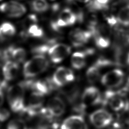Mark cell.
<instances>
[{
	"label": "cell",
	"mask_w": 129,
	"mask_h": 129,
	"mask_svg": "<svg viewBox=\"0 0 129 129\" xmlns=\"http://www.w3.org/2000/svg\"><path fill=\"white\" fill-rule=\"evenodd\" d=\"M124 92L122 89L118 91L109 90L102 97V104L108 105L116 112H123L129 109V101L125 99Z\"/></svg>",
	"instance_id": "obj_1"
},
{
	"label": "cell",
	"mask_w": 129,
	"mask_h": 129,
	"mask_svg": "<svg viewBox=\"0 0 129 129\" xmlns=\"http://www.w3.org/2000/svg\"><path fill=\"white\" fill-rule=\"evenodd\" d=\"M25 88L21 82L10 86L7 92V99L11 110L20 114L25 108Z\"/></svg>",
	"instance_id": "obj_2"
},
{
	"label": "cell",
	"mask_w": 129,
	"mask_h": 129,
	"mask_svg": "<svg viewBox=\"0 0 129 129\" xmlns=\"http://www.w3.org/2000/svg\"><path fill=\"white\" fill-rule=\"evenodd\" d=\"M48 67L49 61L44 55H36L25 63L23 74L26 78H33L45 71Z\"/></svg>",
	"instance_id": "obj_3"
},
{
	"label": "cell",
	"mask_w": 129,
	"mask_h": 129,
	"mask_svg": "<svg viewBox=\"0 0 129 129\" xmlns=\"http://www.w3.org/2000/svg\"><path fill=\"white\" fill-rule=\"evenodd\" d=\"M78 20V15L70 8L63 9L56 21L50 22V27L54 31H58L61 28L74 25Z\"/></svg>",
	"instance_id": "obj_4"
},
{
	"label": "cell",
	"mask_w": 129,
	"mask_h": 129,
	"mask_svg": "<svg viewBox=\"0 0 129 129\" xmlns=\"http://www.w3.org/2000/svg\"><path fill=\"white\" fill-rule=\"evenodd\" d=\"M102 96L99 90L96 87L86 88L82 94L81 104L85 108L88 106L102 104Z\"/></svg>",
	"instance_id": "obj_5"
},
{
	"label": "cell",
	"mask_w": 129,
	"mask_h": 129,
	"mask_svg": "<svg viewBox=\"0 0 129 129\" xmlns=\"http://www.w3.org/2000/svg\"><path fill=\"white\" fill-rule=\"evenodd\" d=\"M92 124L97 128L106 127L113 121L112 115L104 109H99L93 112L89 116Z\"/></svg>",
	"instance_id": "obj_6"
},
{
	"label": "cell",
	"mask_w": 129,
	"mask_h": 129,
	"mask_svg": "<svg viewBox=\"0 0 129 129\" xmlns=\"http://www.w3.org/2000/svg\"><path fill=\"white\" fill-rule=\"evenodd\" d=\"M124 74L122 71L116 69L105 73L101 78V83L105 87L113 89L120 86L123 82Z\"/></svg>",
	"instance_id": "obj_7"
},
{
	"label": "cell",
	"mask_w": 129,
	"mask_h": 129,
	"mask_svg": "<svg viewBox=\"0 0 129 129\" xmlns=\"http://www.w3.org/2000/svg\"><path fill=\"white\" fill-rule=\"evenodd\" d=\"M51 79L54 85L58 88L73 82L75 79V76L71 70L60 67L55 70Z\"/></svg>",
	"instance_id": "obj_8"
},
{
	"label": "cell",
	"mask_w": 129,
	"mask_h": 129,
	"mask_svg": "<svg viewBox=\"0 0 129 129\" xmlns=\"http://www.w3.org/2000/svg\"><path fill=\"white\" fill-rule=\"evenodd\" d=\"M71 48L64 43L54 44L51 46L48 52L50 60L54 63H58L62 61L71 53Z\"/></svg>",
	"instance_id": "obj_9"
},
{
	"label": "cell",
	"mask_w": 129,
	"mask_h": 129,
	"mask_svg": "<svg viewBox=\"0 0 129 129\" xmlns=\"http://www.w3.org/2000/svg\"><path fill=\"white\" fill-rule=\"evenodd\" d=\"M0 11L11 18H19L26 12L25 6L15 1H10L0 5Z\"/></svg>",
	"instance_id": "obj_10"
},
{
	"label": "cell",
	"mask_w": 129,
	"mask_h": 129,
	"mask_svg": "<svg viewBox=\"0 0 129 129\" xmlns=\"http://www.w3.org/2000/svg\"><path fill=\"white\" fill-rule=\"evenodd\" d=\"M46 108L51 116L54 117H58L64 113L66 104L61 98L55 96L48 100Z\"/></svg>",
	"instance_id": "obj_11"
},
{
	"label": "cell",
	"mask_w": 129,
	"mask_h": 129,
	"mask_svg": "<svg viewBox=\"0 0 129 129\" xmlns=\"http://www.w3.org/2000/svg\"><path fill=\"white\" fill-rule=\"evenodd\" d=\"M91 31L80 29L73 30L70 34V39L74 46L79 47L86 43L93 36Z\"/></svg>",
	"instance_id": "obj_12"
},
{
	"label": "cell",
	"mask_w": 129,
	"mask_h": 129,
	"mask_svg": "<svg viewBox=\"0 0 129 129\" xmlns=\"http://www.w3.org/2000/svg\"><path fill=\"white\" fill-rule=\"evenodd\" d=\"M60 129H88V126L82 115H74L62 121Z\"/></svg>",
	"instance_id": "obj_13"
},
{
	"label": "cell",
	"mask_w": 129,
	"mask_h": 129,
	"mask_svg": "<svg viewBox=\"0 0 129 129\" xmlns=\"http://www.w3.org/2000/svg\"><path fill=\"white\" fill-rule=\"evenodd\" d=\"M3 74L4 79L10 81L16 78L19 71L18 63L11 60L5 62L3 67Z\"/></svg>",
	"instance_id": "obj_14"
},
{
	"label": "cell",
	"mask_w": 129,
	"mask_h": 129,
	"mask_svg": "<svg viewBox=\"0 0 129 129\" xmlns=\"http://www.w3.org/2000/svg\"><path fill=\"white\" fill-rule=\"evenodd\" d=\"M87 56V55L84 51L74 52L72 54L71 59L72 67L76 70H80L83 68L86 63Z\"/></svg>",
	"instance_id": "obj_15"
},
{
	"label": "cell",
	"mask_w": 129,
	"mask_h": 129,
	"mask_svg": "<svg viewBox=\"0 0 129 129\" xmlns=\"http://www.w3.org/2000/svg\"><path fill=\"white\" fill-rule=\"evenodd\" d=\"M16 32L15 26L10 22H4L0 25V41H4L14 36Z\"/></svg>",
	"instance_id": "obj_16"
},
{
	"label": "cell",
	"mask_w": 129,
	"mask_h": 129,
	"mask_svg": "<svg viewBox=\"0 0 129 129\" xmlns=\"http://www.w3.org/2000/svg\"><path fill=\"white\" fill-rule=\"evenodd\" d=\"M101 68L94 63L87 70L86 76L87 81L90 83L96 82L100 75Z\"/></svg>",
	"instance_id": "obj_17"
},
{
	"label": "cell",
	"mask_w": 129,
	"mask_h": 129,
	"mask_svg": "<svg viewBox=\"0 0 129 129\" xmlns=\"http://www.w3.org/2000/svg\"><path fill=\"white\" fill-rule=\"evenodd\" d=\"M116 19L117 22L120 24L124 26H129V5L119 10Z\"/></svg>",
	"instance_id": "obj_18"
},
{
	"label": "cell",
	"mask_w": 129,
	"mask_h": 129,
	"mask_svg": "<svg viewBox=\"0 0 129 129\" xmlns=\"http://www.w3.org/2000/svg\"><path fill=\"white\" fill-rule=\"evenodd\" d=\"M31 8L33 11L42 13L49 9V5L46 0H33L31 3Z\"/></svg>",
	"instance_id": "obj_19"
},
{
	"label": "cell",
	"mask_w": 129,
	"mask_h": 129,
	"mask_svg": "<svg viewBox=\"0 0 129 129\" xmlns=\"http://www.w3.org/2000/svg\"><path fill=\"white\" fill-rule=\"evenodd\" d=\"M112 0H90L87 4L89 8L93 11L106 9Z\"/></svg>",
	"instance_id": "obj_20"
},
{
	"label": "cell",
	"mask_w": 129,
	"mask_h": 129,
	"mask_svg": "<svg viewBox=\"0 0 129 129\" xmlns=\"http://www.w3.org/2000/svg\"><path fill=\"white\" fill-rule=\"evenodd\" d=\"M24 31L26 33L28 37L30 36L34 38H41L44 35L43 29L36 24L31 25L26 31Z\"/></svg>",
	"instance_id": "obj_21"
},
{
	"label": "cell",
	"mask_w": 129,
	"mask_h": 129,
	"mask_svg": "<svg viewBox=\"0 0 129 129\" xmlns=\"http://www.w3.org/2000/svg\"><path fill=\"white\" fill-rule=\"evenodd\" d=\"M94 37L95 44L98 47L103 49L107 48L110 45V41L108 36L96 34Z\"/></svg>",
	"instance_id": "obj_22"
},
{
	"label": "cell",
	"mask_w": 129,
	"mask_h": 129,
	"mask_svg": "<svg viewBox=\"0 0 129 129\" xmlns=\"http://www.w3.org/2000/svg\"><path fill=\"white\" fill-rule=\"evenodd\" d=\"M26 56V50L22 47H17L14 49L12 54V59L17 63L23 62Z\"/></svg>",
	"instance_id": "obj_23"
},
{
	"label": "cell",
	"mask_w": 129,
	"mask_h": 129,
	"mask_svg": "<svg viewBox=\"0 0 129 129\" xmlns=\"http://www.w3.org/2000/svg\"><path fill=\"white\" fill-rule=\"evenodd\" d=\"M25 121L21 119H15L11 120L8 125L7 129H26Z\"/></svg>",
	"instance_id": "obj_24"
},
{
	"label": "cell",
	"mask_w": 129,
	"mask_h": 129,
	"mask_svg": "<svg viewBox=\"0 0 129 129\" xmlns=\"http://www.w3.org/2000/svg\"><path fill=\"white\" fill-rule=\"evenodd\" d=\"M51 46L47 43L34 46L31 49V52L37 55H44L48 52Z\"/></svg>",
	"instance_id": "obj_25"
},
{
	"label": "cell",
	"mask_w": 129,
	"mask_h": 129,
	"mask_svg": "<svg viewBox=\"0 0 129 129\" xmlns=\"http://www.w3.org/2000/svg\"><path fill=\"white\" fill-rule=\"evenodd\" d=\"M15 47L13 45H11L6 48L0 54V57L2 60L5 62L8 61H10L12 58L13 51Z\"/></svg>",
	"instance_id": "obj_26"
},
{
	"label": "cell",
	"mask_w": 129,
	"mask_h": 129,
	"mask_svg": "<svg viewBox=\"0 0 129 129\" xmlns=\"http://www.w3.org/2000/svg\"><path fill=\"white\" fill-rule=\"evenodd\" d=\"M38 22V18L36 15L35 14H30L26 18L24 21V24L25 27H28L27 29L32 24H36ZM25 27V28H26Z\"/></svg>",
	"instance_id": "obj_27"
},
{
	"label": "cell",
	"mask_w": 129,
	"mask_h": 129,
	"mask_svg": "<svg viewBox=\"0 0 129 129\" xmlns=\"http://www.w3.org/2000/svg\"><path fill=\"white\" fill-rule=\"evenodd\" d=\"M10 112L5 108H0V122L7 120L10 117Z\"/></svg>",
	"instance_id": "obj_28"
},
{
	"label": "cell",
	"mask_w": 129,
	"mask_h": 129,
	"mask_svg": "<svg viewBox=\"0 0 129 129\" xmlns=\"http://www.w3.org/2000/svg\"><path fill=\"white\" fill-rule=\"evenodd\" d=\"M4 101V96L3 91L0 90V106L2 105Z\"/></svg>",
	"instance_id": "obj_29"
},
{
	"label": "cell",
	"mask_w": 129,
	"mask_h": 129,
	"mask_svg": "<svg viewBox=\"0 0 129 129\" xmlns=\"http://www.w3.org/2000/svg\"><path fill=\"white\" fill-rule=\"evenodd\" d=\"M126 63H127L128 64H129V52L127 53V56H126Z\"/></svg>",
	"instance_id": "obj_30"
},
{
	"label": "cell",
	"mask_w": 129,
	"mask_h": 129,
	"mask_svg": "<svg viewBox=\"0 0 129 129\" xmlns=\"http://www.w3.org/2000/svg\"><path fill=\"white\" fill-rule=\"evenodd\" d=\"M127 81H126V83L129 85V69H128V77L127 78Z\"/></svg>",
	"instance_id": "obj_31"
},
{
	"label": "cell",
	"mask_w": 129,
	"mask_h": 129,
	"mask_svg": "<svg viewBox=\"0 0 129 129\" xmlns=\"http://www.w3.org/2000/svg\"><path fill=\"white\" fill-rule=\"evenodd\" d=\"M120 1L122 2H125V3H129V0H120Z\"/></svg>",
	"instance_id": "obj_32"
},
{
	"label": "cell",
	"mask_w": 129,
	"mask_h": 129,
	"mask_svg": "<svg viewBox=\"0 0 129 129\" xmlns=\"http://www.w3.org/2000/svg\"><path fill=\"white\" fill-rule=\"evenodd\" d=\"M26 129H33V128H28V127H27V128H26Z\"/></svg>",
	"instance_id": "obj_33"
},
{
	"label": "cell",
	"mask_w": 129,
	"mask_h": 129,
	"mask_svg": "<svg viewBox=\"0 0 129 129\" xmlns=\"http://www.w3.org/2000/svg\"><path fill=\"white\" fill-rule=\"evenodd\" d=\"M1 81H2V80H1V75H0V82H1Z\"/></svg>",
	"instance_id": "obj_34"
},
{
	"label": "cell",
	"mask_w": 129,
	"mask_h": 129,
	"mask_svg": "<svg viewBox=\"0 0 129 129\" xmlns=\"http://www.w3.org/2000/svg\"><path fill=\"white\" fill-rule=\"evenodd\" d=\"M2 1V0H0V1Z\"/></svg>",
	"instance_id": "obj_35"
},
{
	"label": "cell",
	"mask_w": 129,
	"mask_h": 129,
	"mask_svg": "<svg viewBox=\"0 0 129 129\" xmlns=\"http://www.w3.org/2000/svg\"><path fill=\"white\" fill-rule=\"evenodd\" d=\"M0 54H1V52H0Z\"/></svg>",
	"instance_id": "obj_36"
},
{
	"label": "cell",
	"mask_w": 129,
	"mask_h": 129,
	"mask_svg": "<svg viewBox=\"0 0 129 129\" xmlns=\"http://www.w3.org/2000/svg\"><path fill=\"white\" fill-rule=\"evenodd\" d=\"M0 123H1V122H0Z\"/></svg>",
	"instance_id": "obj_37"
}]
</instances>
